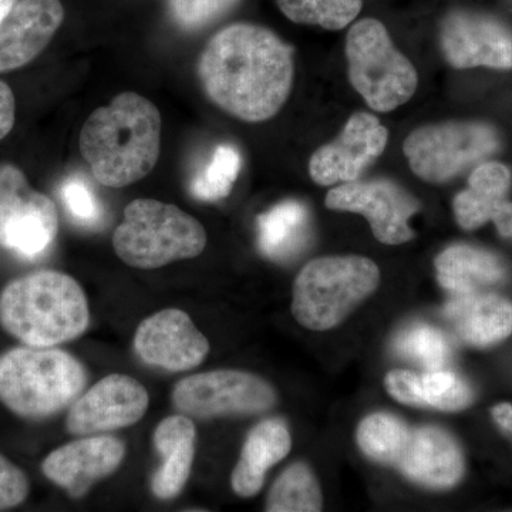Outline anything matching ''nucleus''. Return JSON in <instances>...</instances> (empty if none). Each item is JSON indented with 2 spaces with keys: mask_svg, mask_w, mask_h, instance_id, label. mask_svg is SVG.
<instances>
[{
  "mask_svg": "<svg viewBox=\"0 0 512 512\" xmlns=\"http://www.w3.org/2000/svg\"><path fill=\"white\" fill-rule=\"evenodd\" d=\"M133 346L146 365L173 373L195 369L210 353L208 339L180 309H164L144 319Z\"/></svg>",
  "mask_w": 512,
  "mask_h": 512,
  "instance_id": "dca6fc26",
  "label": "nucleus"
},
{
  "mask_svg": "<svg viewBox=\"0 0 512 512\" xmlns=\"http://www.w3.org/2000/svg\"><path fill=\"white\" fill-rule=\"evenodd\" d=\"M434 265L440 285L456 295L501 284L507 275L503 261L497 255L464 244L444 249Z\"/></svg>",
  "mask_w": 512,
  "mask_h": 512,
  "instance_id": "5701e85b",
  "label": "nucleus"
},
{
  "mask_svg": "<svg viewBox=\"0 0 512 512\" xmlns=\"http://www.w3.org/2000/svg\"><path fill=\"white\" fill-rule=\"evenodd\" d=\"M349 80L370 109L389 113L407 103L419 86L416 67L393 45L379 20H359L346 39Z\"/></svg>",
  "mask_w": 512,
  "mask_h": 512,
  "instance_id": "6e6552de",
  "label": "nucleus"
},
{
  "mask_svg": "<svg viewBox=\"0 0 512 512\" xmlns=\"http://www.w3.org/2000/svg\"><path fill=\"white\" fill-rule=\"evenodd\" d=\"M357 444L370 460L433 490L454 487L464 474L463 453L450 434L437 427L412 429L392 414L366 417L357 429Z\"/></svg>",
  "mask_w": 512,
  "mask_h": 512,
  "instance_id": "20e7f679",
  "label": "nucleus"
},
{
  "mask_svg": "<svg viewBox=\"0 0 512 512\" xmlns=\"http://www.w3.org/2000/svg\"><path fill=\"white\" fill-rule=\"evenodd\" d=\"M59 217L55 202L30 187L15 165L0 167V245L36 259L55 242Z\"/></svg>",
  "mask_w": 512,
  "mask_h": 512,
  "instance_id": "9d476101",
  "label": "nucleus"
},
{
  "mask_svg": "<svg viewBox=\"0 0 512 512\" xmlns=\"http://www.w3.org/2000/svg\"><path fill=\"white\" fill-rule=\"evenodd\" d=\"M501 237L512 239V202L505 201L493 220Z\"/></svg>",
  "mask_w": 512,
  "mask_h": 512,
  "instance_id": "72a5a7b5",
  "label": "nucleus"
},
{
  "mask_svg": "<svg viewBox=\"0 0 512 512\" xmlns=\"http://www.w3.org/2000/svg\"><path fill=\"white\" fill-rule=\"evenodd\" d=\"M312 221L302 202L288 200L258 217V245L266 258L289 262L308 248Z\"/></svg>",
  "mask_w": 512,
  "mask_h": 512,
  "instance_id": "4be33fe9",
  "label": "nucleus"
},
{
  "mask_svg": "<svg viewBox=\"0 0 512 512\" xmlns=\"http://www.w3.org/2000/svg\"><path fill=\"white\" fill-rule=\"evenodd\" d=\"M444 315L458 338L478 348L495 345L512 333V303L493 293L456 295Z\"/></svg>",
  "mask_w": 512,
  "mask_h": 512,
  "instance_id": "6ab92c4d",
  "label": "nucleus"
},
{
  "mask_svg": "<svg viewBox=\"0 0 512 512\" xmlns=\"http://www.w3.org/2000/svg\"><path fill=\"white\" fill-rule=\"evenodd\" d=\"M323 498L318 480L303 463L292 464L278 477L269 491L268 512H316L322 510Z\"/></svg>",
  "mask_w": 512,
  "mask_h": 512,
  "instance_id": "b1692460",
  "label": "nucleus"
},
{
  "mask_svg": "<svg viewBox=\"0 0 512 512\" xmlns=\"http://www.w3.org/2000/svg\"><path fill=\"white\" fill-rule=\"evenodd\" d=\"M500 134L483 121H443L416 128L403 153L417 177L443 184L483 163L500 148Z\"/></svg>",
  "mask_w": 512,
  "mask_h": 512,
  "instance_id": "1a4fd4ad",
  "label": "nucleus"
},
{
  "mask_svg": "<svg viewBox=\"0 0 512 512\" xmlns=\"http://www.w3.org/2000/svg\"><path fill=\"white\" fill-rule=\"evenodd\" d=\"M325 204L329 210L365 215L382 244L400 245L414 238L409 220L419 212V202L393 181L377 178L339 185L328 192Z\"/></svg>",
  "mask_w": 512,
  "mask_h": 512,
  "instance_id": "f8f14e48",
  "label": "nucleus"
},
{
  "mask_svg": "<svg viewBox=\"0 0 512 512\" xmlns=\"http://www.w3.org/2000/svg\"><path fill=\"white\" fill-rule=\"evenodd\" d=\"M292 439L281 420H265L251 430L242 447L231 485L242 498L255 497L265 483L269 468L284 460L291 451Z\"/></svg>",
  "mask_w": 512,
  "mask_h": 512,
  "instance_id": "412c9836",
  "label": "nucleus"
},
{
  "mask_svg": "<svg viewBox=\"0 0 512 512\" xmlns=\"http://www.w3.org/2000/svg\"><path fill=\"white\" fill-rule=\"evenodd\" d=\"M195 439L197 430L185 414L167 417L156 427L154 447L163 463L151 478V491L158 500H173L184 490L194 464Z\"/></svg>",
  "mask_w": 512,
  "mask_h": 512,
  "instance_id": "aec40b11",
  "label": "nucleus"
},
{
  "mask_svg": "<svg viewBox=\"0 0 512 512\" xmlns=\"http://www.w3.org/2000/svg\"><path fill=\"white\" fill-rule=\"evenodd\" d=\"M207 247V232L197 218L177 205L138 198L124 210L113 234L117 256L131 268L157 269L197 258Z\"/></svg>",
  "mask_w": 512,
  "mask_h": 512,
  "instance_id": "423d86ee",
  "label": "nucleus"
},
{
  "mask_svg": "<svg viewBox=\"0 0 512 512\" xmlns=\"http://www.w3.org/2000/svg\"><path fill=\"white\" fill-rule=\"evenodd\" d=\"M60 0H18L0 22V73L36 59L62 26Z\"/></svg>",
  "mask_w": 512,
  "mask_h": 512,
  "instance_id": "a211bd4d",
  "label": "nucleus"
},
{
  "mask_svg": "<svg viewBox=\"0 0 512 512\" xmlns=\"http://www.w3.org/2000/svg\"><path fill=\"white\" fill-rule=\"evenodd\" d=\"M60 194H62L64 207L72 215L74 221L86 225V227H93L103 220V208H101L99 200L94 195L92 188L80 178H69L63 184Z\"/></svg>",
  "mask_w": 512,
  "mask_h": 512,
  "instance_id": "c756f323",
  "label": "nucleus"
},
{
  "mask_svg": "<svg viewBox=\"0 0 512 512\" xmlns=\"http://www.w3.org/2000/svg\"><path fill=\"white\" fill-rule=\"evenodd\" d=\"M175 409L192 419L271 410L276 393L262 377L241 370H212L185 377L173 390Z\"/></svg>",
  "mask_w": 512,
  "mask_h": 512,
  "instance_id": "9b49d317",
  "label": "nucleus"
},
{
  "mask_svg": "<svg viewBox=\"0 0 512 512\" xmlns=\"http://www.w3.org/2000/svg\"><path fill=\"white\" fill-rule=\"evenodd\" d=\"M16 2L18 0H0V22L8 15L9 10L13 8Z\"/></svg>",
  "mask_w": 512,
  "mask_h": 512,
  "instance_id": "f704fd0d",
  "label": "nucleus"
},
{
  "mask_svg": "<svg viewBox=\"0 0 512 512\" xmlns=\"http://www.w3.org/2000/svg\"><path fill=\"white\" fill-rule=\"evenodd\" d=\"M379 281V268L365 256L313 259L293 284V316L306 329L335 328L376 291Z\"/></svg>",
  "mask_w": 512,
  "mask_h": 512,
  "instance_id": "0eeeda50",
  "label": "nucleus"
},
{
  "mask_svg": "<svg viewBox=\"0 0 512 512\" xmlns=\"http://www.w3.org/2000/svg\"><path fill=\"white\" fill-rule=\"evenodd\" d=\"M29 491L26 474L0 454V511L18 507L28 498Z\"/></svg>",
  "mask_w": 512,
  "mask_h": 512,
  "instance_id": "7c9ffc66",
  "label": "nucleus"
},
{
  "mask_svg": "<svg viewBox=\"0 0 512 512\" xmlns=\"http://www.w3.org/2000/svg\"><path fill=\"white\" fill-rule=\"evenodd\" d=\"M15 119V96L8 84L0 82V140H3L12 131Z\"/></svg>",
  "mask_w": 512,
  "mask_h": 512,
  "instance_id": "2f4dec72",
  "label": "nucleus"
},
{
  "mask_svg": "<svg viewBox=\"0 0 512 512\" xmlns=\"http://www.w3.org/2000/svg\"><path fill=\"white\" fill-rule=\"evenodd\" d=\"M208 99L229 116L262 123L275 117L291 94L293 50L255 23H234L211 37L198 62Z\"/></svg>",
  "mask_w": 512,
  "mask_h": 512,
  "instance_id": "f257e3e1",
  "label": "nucleus"
},
{
  "mask_svg": "<svg viewBox=\"0 0 512 512\" xmlns=\"http://www.w3.org/2000/svg\"><path fill=\"white\" fill-rule=\"evenodd\" d=\"M79 148L104 187L137 183L160 158V110L141 94L120 93L90 114L80 131Z\"/></svg>",
  "mask_w": 512,
  "mask_h": 512,
  "instance_id": "f03ea898",
  "label": "nucleus"
},
{
  "mask_svg": "<svg viewBox=\"0 0 512 512\" xmlns=\"http://www.w3.org/2000/svg\"><path fill=\"white\" fill-rule=\"evenodd\" d=\"M239 171V151L234 146L222 144L215 148L211 160L192 178L191 194L200 201L224 200L231 194Z\"/></svg>",
  "mask_w": 512,
  "mask_h": 512,
  "instance_id": "a878e982",
  "label": "nucleus"
},
{
  "mask_svg": "<svg viewBox=\"0 0 512 512\" xmlns=\"http://www.w3.org/2000/svg\"><path fill=\"white\" fill-rule=\"evenodd\" d=\"M493 419L497 423L498 429L503 431L504 436H507L512 443V406L508 403L497 404L494 407Z\"/></svg>",
  "mask_w": 512,
  "mask_h": 512,
  "instance_id": "473e14b6",
  "label": "nucleus"
},
{
  "mask_svg": "<svg viewBox=\"0 0 512 512\" xmlns=\"http://www.w3.org/2000/svg\"><path fill=\"white\" fill-rule=\"evenodd\" d=\"M126 457V444L113 436H89L56 448L43 460L47 480L70 497L82 498L94 483L111 476Z\"/></svg>",
  "mask_w": 512,
  "mask_h": 512,
  "instance_id": "f3484780",
  "label": "nucleus"
},
{
  "mask_svg": "<svg viewBox=\"0 0 512 512\" xmlns=\"http://www.w3.org/2000/svg\"><path fill=\"white\" fill-rule=\"evenodd\" d=\"M397 355L407 357L429 370H441L450 359L448 340L440 330L427 325H413L402 330L393 345Z\"/></svg>",
  "mask_w": 512,
  "mask_h": 512,
  "instance_id": "cd10ccee",
  "label": "nucleus"
},
{
  "mask_svg": "<svg viewBox=\"0 0 512 512\" xmlns=\"http://www.w3.org/2000/svg\"><path fill=\"white\" fill-rule=\"evenodd\" d=\"M0 325L26 346L53 348L89 329V302L72 276L35 272L15 279L0 293Z\"/></svg>",
  "mask_w": 512,
  "mask_h": 512,
  "instance_id": "7ed1b4c3",
  "label": "nucleus"
},
{
  "mask_svg": "<svg viewBox=\"0 0 512 512\" xmlns=\"http://www.w3.org/2000/svg\"><path fill=\"white\" fill-rule=\"evenodd\" d=\"M150 396L138 380L110 375L80 394L67 413L66 430L72 436H93L133 426L147 413Z\"/></svg>",
  "mask_w": 512,
  "mask_h": 512,
  "instance_id": "4468645a",
  "label": "nucleus"
},
{
  "mask_svg": "<svg viewBox=\"0 0 512 512\" xmlns=\"http://www.w3.org/2000/svg\"><path fill=\"white\" fill-rule=\"evenodd\" d=\"M87 379L82 363L64 350L28 346L0 356V402L25 419H47L72 406Z\"/></svg>",
  "mask_w": 512,
  "mask_h": 512,
  "instance_id": "39448f33",
  "label": "nucleus"
},
{
  "mask_svg": "<svg viewBox=\"0 0 512 512\" xmlns=\"http://www.w3.org/2000/svg\"><path fill=\"white\" fill-rule=\"evenodd\" d=\"M440 46L454 69H512V30L494 16L453 10L443 19Z\"/></svg>",
  "mask_w": 512,
  "mask_h": 512,
  "instance_id": "ddd939ff",
  "label": "nucleus"
},
{
  "mask_svg": "<svg viewBox=\"0 0 512 512\" xmlns=\"http://www.w3.org/2000/svg\"><path fill=\"white\" fill-rule=\"evenodd\" d=\"M276 3L293 23L326 30L345 29L362 10V0H276Z\"/></svg>",
  "mask_w": 512,
  "mask_h": 512,
  "instance_id": "393cba45",
  "label": "nucleus"
},
{
  "mask_svg": "<svg viewBox=\"0 0 512 512\" xmlns=\"http://www.w3.org/2000/svg\"><path fill=\"white\" fill-rule=\"evenodd\" d=\"M416 407H433L443 412H460L473 402V390L460 376L447 370H430L416 376Z\"/></svg>",
  "mask_w": 512,
  "mask_h": 512,
  "instance_id": "bb28decb",
  "label": "nucleus"
},
{
  "mask_svg": "<svg viewBox=\"0 0 512 512\" xmlns=\"http://www.w3.org/2000/svg\"><path fill=\"white\" fill-rule=\"evenodd\" d=\"M387 143L389 130L373 114L359 111L350 117L335 141L313 153L309 174L322 187L353 183L382 156Z\"/></svg>",
  "mask_w": 512,
  "mask_h": 512,
  "instance_id": "2eb2a0df",
  "label": "nucleus"
},
{
  "mask_svg": "<svg viewBox=\"0 0 512 512\" xmlns=\"http://www.w3.org/2000/svg\"><path fill=\"white\" fill-rule=\"evenodd\" d=\"M239 0H168L171 16L181 29L188 32L208 28L227 15Z\"/></svg>",
  "mask_w": 512,
  "mask_h": 512,
  "instance_id": "c85d7f7f",
  "label": "nucleus"
}]
</instances>
